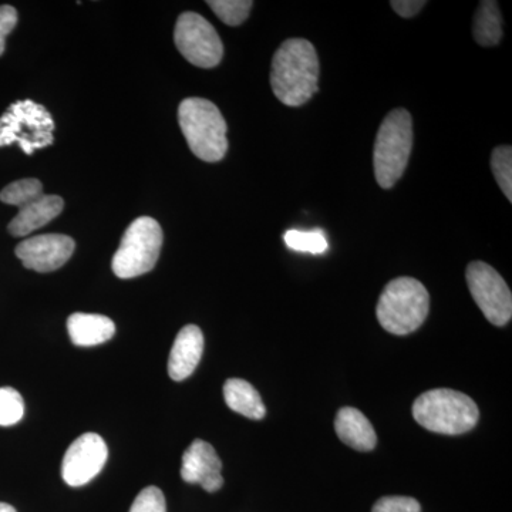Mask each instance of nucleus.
<instances>
[{
    "label": "nucleus",
    "mask_w": 512,
    "mask_h": 512,
    "mask_svg": "<svg viewBox=\"0 0 512 512\" xmlns=\"http://www.w3.org/2000/svg\"><path fill=\"white\" fill-rule=\"evenodd\" d=\"M319 59L306 39H288L276 50L271 67V86L276 99L289 107L308 103L318 93Z\"/></svg>",
    "instance_id": "obj_1"
},
{
    "label": "nucleus",
    "mask_w": 512,
    "mask_h": 512,
    "mask_svg": "<svg viewBox=\"0 0 512 512\" xmlns=\"http://www.w3.org/2000/svg\"><path fill=\"white\" fill-rule=\"evenodd\" d=\"M178 123L195 157L218 163L228 151L227 123L220 109L200 97L185 99L178 107Z\"/></svg>",
    "instance_id": "obj_2"
},
{
    "label": "nucleus",
    "mask_w": 512,
    "mask_h": 512,
    "mask_svg": "<svg viewBox=\"0 0 512 512\" xmlns=\"http://www.w3.org/2000/svg\"><path fill=\"white\" fill-rule=\"evenodd\" d=\"M430 309V295L417 279L402 276L387 284L377 303V320L393 335H410L423 325Z\"/></svg>",
    "instance_id": "obj_3"
},
{
    "label": "nucleus",
    "mask_w": 512,
    "mask_h": 512,
    "mask_svg": "<svg viewBox=\"0 0 512 512\" xmlns=\"http://www.w3.org/2000/svg\"><path fill=\"white\" fill-rule=\"evenodd\" d=\"M413 417L421 427L433 433L457 436L476 427L480 412L467 394L451 389H434L421 394L414 402Z\"/></svg>",
    "instance_id": "obj_4"
},
{
    "label": "nucleus",
    "mask_w": 512,
    "mask_h": 512,
    "mask_svg": "<svg viewBox=\"0 0 512 512\" xmlns=\"http://www.w3.org/2000/svg\"><path fill=\"white\" fill-rule=\"evenodd\" d=\"M413 137V120L409 111H390L379 128L373 151L376 181L384 190L393 188L406 170L412 154Z\"/></svg>",
    "instance_id": "obj_5"
},
{
    "label": "nucleus",
    "mask_w": 512,
    "mask_h": 512,
    "mask_svg": "<svg viewBox=\"0 0 512 512\" xmlns=\"http://www.w3.org/2000/svg\"><path fill=\"white\" fill-rule=\"evenodd\" d=\"M163 241V229L153 218L141 217L131 222L111 262L114 275L120 279H131L153 271L160 258Z\"/></svg>",
    "instance_id": "obj_6"
},
{
    "label": "nucleus",
    "mask_w": 512,
    "mask_h": 512,
    "mask_svg": "<svg viewBox=\"0 0 512 512\" xmlns=\"http://www.w3.org/2000/svg\"><path fill=\"white\" fill-rule=\"evenodd\" d=\"M55 121L45 106L32 100L13 103L0 117V147L19 144L28 156L52 146Z\"/></svg>",
    "instance_id": "obj_7"
},
{
    "label": "nucleus",
    "mask_w": 512,
    "mask_h": 512,
    "mask_svg": "<svg viewBox=\"0 0 512 512\" xmlns=\"http://www.w3.org/2000/svg\"><path fill=\"white\" fill-rule=\"evenodd\" d=\"M174 42L181 55L201 69L218 66L224 56V45L217 30L198 13L185 12L178 18Z\"/></svg>",
    "instance_id": "obj_8"
},
{
    "label": "nucleus",
    "mask_w": 512,
    "mask_h": 512,
    "mask_svg": "<svg viewBox=\"0 0 512 512\" xmlns=\"http://www.w3.org/2000/svg\"><path fill=\"white\" fill-rule=\"evenodd\" d=\"M466 279L471 296L488 322L507 325L512 318V295L503 276L493 266L476 261L468 265Z\"/></svg>",
    "instance_id": "obj_9"
},
{
    "label": "nucleus",
    "mask_w": 512,
    "mask_h": 512,
    "mask_svg": "<svg viewBox=\"0 0 512 512\" xmlns=\"http://www.w3.org/2000/svg\"><path fill=\"white\" fill-rule=\"evenodd\" d=\"M109 448L99 434L86 433L67 448L62 464V476L70 487H82L99 476L106 466Z\"/></svg>",
    "instance_id": "obj_10"
},
{
    "label": "nucleus",
    "mask_w": 512,
    "mask_h": 512,
    "mask_svg": "<svg viewBox=\"0 0 512 512\" xmlns=\"http://www.w3.org/2000/svg\"><path fill=\"white\" fill-rule=\"evenodd\" d=\"M74 248L76 244L67 235L46 234L25 239L15 252L25 268L47 274L62 268L72 258Z\"/></svg>",
    "instance_id": "obj_11"
},
{
    "label": "nucleus",
    "mask_w": 512,
    "mask_h": 512,
    "mask_svg": "<svg viewBox=\"0 0 512 512\" xmlns=\"http://www.w3.org/2000/svg\"><path fill=\"white\" fill-rule=\"evenodd\" d=\"M222 461L217 451L204 440H194L185 450L181 477L185 483L200 484L208 493H215L224 485Z\"/></svg>",
    "instance_id": "obj_12"
},
{
    "label": "nucleus",
    "mask_w": 512,
    "mask_h": 512,
    "mask_svg": "<svg viewBox=\"0 0 512 512\" xmlns=\"http://www.w3.org/2000/svg\"><path fill=\"white\" fill-rule=\"evenodd\" d=\"M204 352V335L201 329L195 325L184 326L175 339L168 359V375L175 382H183L190 377Z\"/></svg>",
    "instance_id": "obj_13"
},
{
    "label": "nucleus",
    "mask_w": 512,
    "mask_h": 512,
    "mask_svg": "<svg viewBox=\"0 0 512 512\" xmlns=\"http://www.w3.org/2000/svg\"><path fill=\"white\" fill-rule=\"evenodd\" d=\"M64 202L57 195H40L36 200L19 208L18 215L10 221L9 232L12 237L20 238L32 234L36 229L45 227L50 221L62 214Z\"/></svg>",
    "instance_id": "obj_14"
},
{
    "label": "nucleus",
    "mask_w": 512,
    "mask_h": 512,
    "mask_svg": "<svg viewBox=\"0 0 512 512\" xmlns=\"http://www.w3.org/2000/svg\"><path fill=\"white\" fill-rule=\"evenodd\" d=\"M67 330L74 345L90 348L113 338L116 325L107 316L96 313H73L67 319Z\"/></svg>",
    "instance_id": "obj_15"
},
{
    "label": "nucleus",
    "mask_w": 512,
    "mask_h": 512,
    "mask_svg": "<svg viewBox=\"0 0 512 512\" xmlns=\"http://www.w3.org/2000/svg\"><path fill=\"white\" fill-rule=\"evenodd\" d=\"M339 439L357 451H372L377 444L376 431L365 414L353 407H343L335 420Z\"/></svg>",
    "instance_id": "obj_16"
},
{
    "label": "nucleus",
    "mask_w": 512,
    "mask_h": 512,
    "mask_svg": "<svg viewBox=\"0 0 512 512\" xmlns=\"http://www.w3.org/2000/svg\"><path fill=\"white\" fill-rule=\"evenodd\" d=\"M224 399L229 409L252 420L265 417V404L254 386L247 380L229 379L224 386Z\"/></svg>",
    "instance_id": "obj_17"
},
{
    "label": "nucleus",
    "mask_w": 512,
    "mask_h": 512,
    "mask_svg": "<svg viewBox=\"0 0 512 512\" xmlns=\"http://www.w3.org/2000/svg\"><path fill=\"white\" fill-rule=\"evenodd\" d=\"M473 35L480 46L490 47L500 43L503 37V16L497 2L485 0L480 3L474 18Z\"/></svg>",
    "instance_id": "obj_18"
},
{
    "label": "nucleus",
    "mask_w": 512,
    "mask_h": 512,
    "mask_svg": "<svg viewBox=\"0 0 512 512\" xmlns=\"http://www.w3.org/2000/svg\"><path fill=\"white\" fill-rule=\"evenodd\" d=\"M285 244L288 248L298 252H308V254H325L328 251V239L320 229H313V231H298V229H291L286 231Z\"/></svg>",
    "instance_id": "obj_19"
},
{
    "label": "nucleus",
    "mask_w": 512,
    "mask_h": 512,
    "mask_svg": "<svg viewBox=\"0 0 512 512\" xmlns=\"http://www.w3.org/2000/svg\"><path fill=\"white\" fill-rule=\"evenodd\" d=\"M40 195H43L42 183L36 178H25V180L15 181L3 188L0 192V201L20 208L28 202L36 200Z\"/></svg>",
    "instance_id": "obj_20"
},
{
    "label": "nucleus",
    "mask_w": 512,
    "mask_h": 512,
    "mask_svg": "<svg viewBox=\"0 0 512 512\" xmlns=\"http://www.w3.org/2000/svg\"><path fill=\"white\" fill-rule=\"evenodd\" d=\"M212 12L228 26H239L248 19L254 2L251 0H210Z\"/></svg>",
    "instance_id": "obj_21"
},
{
    "label": "nucleus",
    "mask_w": 512,
    "mask_h": 512,
    "mask_svg": "<svg viewBox=\"0 0 512 512\" xmlns=\"http://www.w3.org/2000/svg\"><path fill=\"white\" fill-rule=\"evenodd\" d=\"M491 170L508 201H512V148L500 146L491 154Z\"/></svg>",
    "instance_id": "obj_22"
},
{
    "label": "nucleus",
    "mask_w": 512,
    "mask_h": 512,
    "mask_svg": "<svg viewBox=\"0 0 512 512\" xmlns=\"http://www.w3.org/2000/svg\"><path fill=\"white\" fill-rule=\"evenodd\" d=\"M25 403L18 390L12 387L0 389V426H15L23 419Z\"/></svg>",
    "instance_id": "obj_23"
},
{
    "label": "nucleus",
    "mask_w": 512,
    "mask_h": 512,
    "mask_svg": "<svg viewBox=\"0 0 512 512\" xmlns=\"http://www.w3.org/2000/svg\"><path fill=\"white\" fill-rule=\"evenodd\" d=\"M130 512H167L163 491L153 485L144 488L131 505Z\"/></svg>",
    "instance_id": "obj_24"
},
{
    "label": "nucleus",
    "mask_w": 512,
    "mask_h": 512,
    "mask_svg": "<svg viewBox=\"0 0 512 512\" xmlns=\"http://www.w3.org/2000/svg\"><path fill=\"white\" fill-rule=\"evenodd\" d=\"M372 512H421L419 501L410 497H383Z\"/></svg>",
    "instance_id": "obj_25"
},
{
    "label": "nucleus",
    "mask_w": 512,
    "mask_h": 512,
    "mask_svg": "<svg viewBox=\"0 0 512 512\" xmlns=\"http://www.w3.org/2000/svg\"><path fill=\"white\" fill-rule=\"evenodd\" d=\"M18 25V10L13 6H0V56L5 52L6 37Z\"/></svg>",
    "instance_id": "obj_26"
},
{
    "label": "nucleus",
    "mask_w": 512,
    "mask_h": 512,
    "mask_svg": "<svg viewBox=\"0 0 512 512\" xmlns=\"http://www.w3.org/2000/svg\"><path fill=\"white\" fill-rule=\"evenodd\" d=\"M390 5L397 15L409 19L416 16L426 6V2L424 0H394Z\"/></svg>",
    "instance_id": "obj_27"
},
{
    "label": "nucleus",
    "mask_w": 512,
    "mask_h": 512,
    "mask_svg": "<svg viewBox=\"0 0 512 512\" xmlns=\"http://www.w3.org/2000/svg\"><path fill=\"white\" fill-rule=\"evenodd\" d=\"M0 512H16L12 505L6 503H0Z\"/></svg>",
    "instance_id": "obj_28"
}]
</instances>
